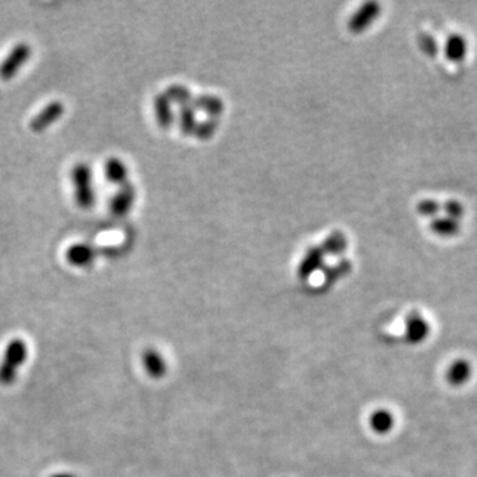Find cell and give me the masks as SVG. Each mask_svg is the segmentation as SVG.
<instances>
[{
    "label": "cell",
    "instance_id": "obj_11",
    "mask_svg": "<svg viewBox=\"0 0 477 477\" xmlns=\"http://www.w3.org/2000/svg\"><path fill=\"white\" fill-rule=\"evenodd\" d=\"M419 41H420V45L423 47V50L426 53H429L431 56H436L438 55L439 47L438 44H436V39H434L429 35H423L422 39L419 40Z\"/></svg>",
    "mask_w": 477,
    "mask_h": 477
},
{
    "label": "cell",
    "instance_id": "obj_3",
    "mask_svg": "<svg viewBox=\"0 0 477 477\" xmlns=\"http://www.w3.org/2000/svg\"><path fill=\"white\" fill-rule=\"evenodd\" d=\"M469 44L466 36L461 33H452L448 36L443 45L444 58L454 64H460L468 58Z\"/></svg>",
    "mask_w": 477,
    "mask_h": 477
},
{
    "label": "cell",
    "instance_id": "obj_4",
    "mask_svg": "<svg viewBox=\"0 0 477 477\" xmlns=\"http://www.w3.org/2000/svg\"><path fill=\"white\" fill-rule=\"evenodd\" d=\"M473 368L471 362L464 358H458L454 360L446 371V380L448 385L452 387H461L467 385L469 380L472 378Z\"/></svg>",
    "mask_w": 477,
    "mask_h": 477
},
{
    "label": "cell",
    "instance_id": "obj_13",
    "mask_svg": "<svg viewBox=\"0 0 477 477\" xmlns=\"http://www.w3.org/2000/svg\"><path fill=\"white\" fill-rule=\"evenodd\" d=\"M50 477H76L75 475H72V473H68V472H60V473H55V475H52Z\"/></svg>",
    "mask_w": 477,
    "mask_h": 477
},
{
    "label": "cell",
    "instance_id": "obj_5",
    "mask_svg": "<svg viewBox=\"0 0 477 477\" xmlns=\"http://www.w3.org/2000/svg\"><path fill=\"white\" fill-rule=\"evenodd\" d=\"M142 365L147 375L153 380L164 378L167 373V363L164 355L153 348H149L142 354Z\"/></svg>",
    "mask_w": 477,
    "mask_h": 477
},
{
    "label": "cell",
    "instance_id": "obj_10",
    "mask_svg": "<svg viewBox=\"0 0 477 477\" xmlns=\"http://www.w3.org/2000/svg\"><path fill=\"white\" fill-rule=\"evenodd\" d=\"M419 214L434 219L441 214V203L435 199H423L417 205Z\"/></svg>",
    "mask_w": 477,
    "mask_h": 477
},
{
    "label": "cell",
    "instance_id": "obj_9",
    "mask_svg": "<svg viewBox=\"0 0 477 477\" xmlns=\"http://www.w3.org/2000/svg\"><path fill=\"white\" fill-rule=\"evenodd\" d=\"M69 262L77 267L88 265L93 259V252L88 247H73L68 254Z\"/></svg>",
    "mask_w": 477,
    "mask_h": 477
},
{
    "label": "cell",
    "instance_id": "obj_2",
    "mask_svg": "<svg viewBox=\"0 0 477 477\" xmlns=\"http://www.w3.org/2000/svg\"><path fill=\"white\" fill-rule=\"evenodd\" d=\"M431 326L429 321L418 312H412L407 316L406 318V331H404V337L409 343L418 345L429 337Z\"/></svg>",
    "mask_w": 477,
    "mask_h": 477
},
{
    "label": "cell",
    "instance_id": "obj_7",
    "mask_svg": "<svg viewBox=\"0 0 477 477\" xmlns=\"http://www.w3.org/2000/svg\"><path fill=\"white\" fill-rule=\"evenodd\" d=\"M369 426L370 429L380 435L389 434L395 426V417L394 414L387 409H374L369 417Z\"/></svg>",
    "mask_w": 477,
    "mask_h": 477
},
{
    "label": "cell",
    "instance_id": "obj_8",
    "mask_svg": "<svg viewBox=\"0 0 477 477\" xmlns=\"http://www.w3.org/2000/svg\"><path fill=\"white\" fill-rule=\"evenodd\" d=\"M441 213L444 216L461 222L466 215V207L458 199H447L444 203H441Z\"/></svg>",
    "mask_w": 477,
    "mask_h": 477
},
{
    "label": "cell",
    "instance_id": "obj_6",
    "mask_svg": "<svg viewBox=\"0 0 477 477\" xmlns=\"http://www.w3.org/2000/svg\"><path fill=\"white\" fill-rule=\"evenodd\" d=\"M429 230L432 234L436 235L439 237L444 239H451L455 237L461 230V222L451 219L444 215H439L436 218L431 219L429 222Z\"/></svg>",
    "mask_w": 477,
    "mask_h": 477
},
{
    "label": "cell",
    "instance_id": "obj_12",
    "mask_svg": "<svg viewBox=\"0 0 477 477\" xmlns=\"http://www.w3.org/2000/svg\"><path fill=\"white\" fill-rule=\"evenodd\" d=\"M124 174H125V171H124V168L121 167V164H119V162H110V164H109L107 176H109V178H110L113 182H117V179H119Z\"/></svg>",
    "mask_w": 477,
    "mask_h": 477
},
{
    "label": "cell",
    "instance_id": "obj_1",
    "mask_svg": "<svg viewBox=\"0 0 477 477\" xmlns=\"http://www.w3.org/2000/svg\"><path fill=\"white\" fill-rule=\"evenodd\" d=\"M28 349L26 342L20 338H15L11 341L6 349L3 360L0 363V385L1 386H10L16 377L20 366L27 360Z\"/></svg>",
    "mask_w": 477,
    "mask_h": 477
}]
</instances>
